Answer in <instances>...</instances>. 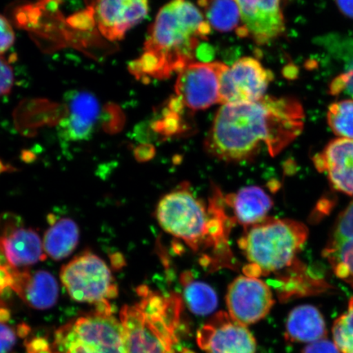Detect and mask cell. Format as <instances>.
Listing matches in <instances>:
<instances>
[{
  "label": "cell",
  "instance_id": "cell-21",
  "mask_svg": "<svg viewBox=\"0 0 353 353\" xmlns=\"http://www.w3.org/2000/svg\"><path fill=\"white\" fill-rule=\"evenodd\" d=\"M323 316L315 307L301 305L290 312L285 325V339L293 343H312L326 339Z\"/></svg>",
  "mask_w": 353,
  "mask_h": 353
},
{
  "label": "cell",
  "instance_id": "cell-19",
  "mask_svg": "<svg viewBox=\"0 0 353 353\" xmlns=\"http://www.w3.org/2000/svg\"><path fill=\"white\" fill-rule=\"evenodd\" d=\"M225 202L232 208L236 223L245 228L266 219L273 206L271 196L258 186L243 188L225 198Z\"/></svg>",
  "mask_w": 353,
  "mask_h": 353
},
{
  "label": "cell",
  "instance_id": "cell-11",
  "mask_svg": "<svg viewBox=\"0 0 353 353\" xmlns=\"http://www.w3.org/2000/svg\"><path fill=\"white\" fill-rule=\"evenodd\" d=\"M198 346L205 353H255L256 341L246 325L220 312L198 330Z\"/></svg>",
  "mask_w": 353,
  "mask_h": 353
},
{
  "label": "cell",
  "instance_id": "cell-28",
  "mask_svg": "<svg viewBox=\"0 0 353 353\" xmlns=\"http://www.w3.org/2000/svg\"><path fill=\"white\" fill-rule=\"evenodd\" d=\"M15 42V33L6 17L0 14V56L10 50Z\"/></svg>",
  "mask_w": 353,
  "mask_h": 353
},
{
  "label": "cell",
  "instance_id": "cell-18",
  "mask_svg": "<svg viewBox=\"0 0 353 353\" xmlns=\"http://www.w3.org/2000/svg\"><path fill=\"white\" fill-rule=\"evenodd\" d=\"M0 242L13 268L28 267L47 259L41 238L33 228H17Z\"/></svg>",
  "mask_w": 353,
  "mask_h": 353
},
{
  "label": "cell",
  "instance_id": "cell-3",
  "mask_svg": "<svg viewBox=\"0 0 353 353\" xmlns=\"http://www.w3.org/2000/svg\"><path fill=\"white\" fill-rule=\"evenodd\" d=\"M224 201L216 189L207 205L194 195L189 184L183 183L159 201L157 219L166 232L183 241L196 252L213 248L216 268L229 266L234 263L228 236L236 221L226 214Z\"/></svg>",
  "mask_w": 353,
  "mask_h": 353
},
{
  "label": "cell",
  "instance_id": "cell-1",
  "mask_svg": "<svg viewBox=\"0 0 353 353\" xmlns=\"http://www.w3.org/2000/svg\"><path fill=\"white\" fill-rule=\"evenodd\" d=\"M304 112L299 101L265 96L252 103L223 105L205 141L211 157L228 163L275 157L301 134Z\"/></svg>",
  "mask_w": 353,
  "mask_h": 353
},
{
  "label": "cell",
  "instance_id": "cell-20",
  "mask_svg": "<svg viewBox=\"0 0 353 353\" xmlns=\"http://www.w3.org/2000/svg\"><path fill=\"white\" fill-rule=\"evenodd\" d=\"M321 46L341 66V72L330 83V94L353 98V38L330 34L321 39Z\"/></svg>",
  "mask_w": 353,
  "mask_h": 353
},
{
  "label": "cell",
  "instance_id": "cell-23",
  "mask_svg": "<svg viewBox=\"0 0 353 353\" xmlns=\"http://www.w3.org/2000/svg\"><path fill=\"white\" fill-rule=\"evenodd\" d=\"M181 282L184 287V301L194 314L208 315L217 308V294L210 285L203 281L193 280L190 272L183 274Z\"/></svg>",
  "mask_w": 353,
  "mask_h": 353
},
{
  "label": "cell",
  "instance_id": "cell-16",
  "mask_svg": "<svg viewBox=\"0 0 353 353\" xmlns=\"http://www.w3.org/2000/svg\"><path fill=\"white\" fill-rule=\"evenodd\" d=\"M313 161L316 170L327 176L334 189L353 196V139L331 141Z\"/></svg>",
  "mask_w": 353,
  "mask_h": 353
},
{
  "label": "cell",
  "instance_id": "cell-31",
  "mask_svg": "<svg viewBox=\"0 0 353 353\" xmlns=\"http://www.w3.org/2000/svg\"><path fill=\"white\" fill-rule=\"evenodd\" d=\"M154 149L152 145L141 144L134 150V157L139 162H145L154 157Z\"/></svg>",
  "mask_w": 353,
  "mask_h": 353
},
{
  "label": "cell",
  "instance_id": "cell-14",
  "mask_svg": "<svg viewBox=\"0 0 353 353\" xmlns=\"http://www.w3.org/2000/svg\"><path fill=\"white\" fill-rule=\"evenodd\" d=\"M65 117L59 125L61 138L81 142L91 139L101 114L99 101L90 92L72 90L64 98Z\"/></svg>",
  "mask_w": 353,
  "mask_h": 353
},
{
  "label": "cell",
  "instance_id": "cell-12",
  "mask_svg": "<svg viewBox=\"0 0 353 353\" xmlns=\"http://www.w3.org/2000/svg\"><path fill=\"white\" fill-rule=\"evenodd\" d=\"M239 8L242 35H249L259 46L280 37L285 29L281 0H234Z\"/></svg>",
  "mask_w": 353,
  "mask_h": 353
},
{
  "label": "cell",
  "instance_id": "cell-5",
  "mask_svg": "<svg viewBox=\"0 0 353 353\" xmlns=\"http://www.w3.org/2000/svg\"><path fill=\"white\" fill-rule=\"evenodd\" d=\"M307 237L306 225L290 219L267 217L245 228L238 241L249 262L243 272L255 278L279 274L296 261Z\"/></svg>",
  "mask_w": 353,
  "mask_h": 353
},
{
  "label": "cell",
  "instance_id": "cell-7",
  "mask_svg": "<svg viewBox=\"0 0 353 353\" xmlns=\"http://www.w3.org/2000/svg\"><path fill=\"white\" fill-rule=\"evenodd\" d=\"M60 278L74 301L94 304L118 296V285L103 259L86 251L61 269Z\"/></svg>",
  "mask_w": 353,
  "mask_h": 353
},
{
  "label": "cell",
  "instance_id": "cell-36",
  "mask_svg": "<svg viewBox=\"0 0 353 353\" xmlns=\"http://www.w3.org/2000/svg\"><path fill=\"white\" fill-rule=\"evenodd\" d=\"M10 319V312L6 307H0V322H6Z\"/></svg>",
  "mask_w": 353,
  "mask_h": 353
},
{
  "label": "cell",
  "instance_id": "cell-8",
  "mask_svg": "<svg viewBox=\"0 0 353 353\" xmlns=\"http://www.w3.org/2000/svg\"><path fill=\"white\" fill-rule=\"evenodd\" d=\"M273 74L253 57H243L223 70L220 79L219 103H252L263 98Z\"/></svg>",
  "mask_w": 353,
  "mask_h": 353
},
{
  "label": "cell",
  "instance_id": "cell-17",
  "mask_svg": "<svg viewBox=\"0 0 353 353\" xmlns=\"http://www.w3.org/2000/svg\"><path fill=\"white\" fill-rule=\"evenodd\" d=\"M11 289L30 307L46 310L59 299V284L50 272L17 269L12 273Z\"/></svg>",
  "mask_w": 353,
  "mask_h": 353
},
{
  "label": "cell",
  "instance_id": "cell-29",
  "mask_svg": "<svg viewBox=\"0 0 353 353\" xmlns=\"http://www.w3.org/2000/svg\"><path fill=\"white\" fill-rule=\"evenodd\" d=\"M17 334L10 325L0 322V353H8L15 345Z\"/></svg>",
  "mask_w": 353,
  "mask_h": 353
},
{
  "label": "cell",
  "instance_id": "cell-25",
  "mask_svg": "<svg viewBox=\"0 0 353 353\" xmlns=\"http://www.w3.org/2000/svg\"><path fill=\"white\" fill-rule=\"evenodd\" d=\"M327 121L335 135L353 139V100L339 101L331 105Z\"/></svg>",
  "mask_w": 353,
  "mask_h": 353
},
{
  "label": "cell",
  "instance_id": "cell-10",
  "mask_svg": "<svg viewBox=\"0 0 353 353\" xmlns=\"http://www.w3.org/2000/svg\"><path fill=\"white\" fill-rule=\"evenodd\" d=\"M226 303L232 319L248 325L263 319L275 301L266 282L259 278L241 276L229 285Z\"/></svg>",
  "mask_w": 353,
  "mask_h": 353
},
{
  "label": "cell",
  "instance_id": "cell-13",
  "mask_svg": "<svg viewBox=\"0 0 353 353\" xmlns=\"http://www.w3.org/2000/svg\"><path fill=\"white\" fill-rule=\"evenodd\" d=\"M149 11V0H98L95 19L99 32L110 41H118L140 23Z\"/></svg>",
  "mask_w": 353,
  "mask_h": 353
},
{
  "label": "cell",
  "instance_id": "cell-4",
  "mask_svg": "<svg viewBox=\"0 0 353 353\" xmlns=\"http://www.w3.org/2000/svg\"><path fill=\"white\" fill-rule=\"evenodd\" d=\"M137 293L139 301L120 312L125 353H178L182 297L158 293L147 285L139 286Z\"/></svg>",
  "mask_w": 353,
  "mask_h": 353
},
{
  "label": "cell",
  "instance_id": "cell-33",
  "mask_svg": "<svg viewBox=\"0 0 353 353\" xmlns=\"http://www.w3.org/2000/svg\"><path fill=\"white\" fill-rule=\"evenodd\" d=\"M12 273L0 268V295L10 288L12 283Z\"/></svg>",
  "mask_w": 353,
  "mask_h": 353
},
{
  "label": "cell",
  "instance_id": "cell-34",
  "mask_svg": "<svg viewBox=\"0 0 353 353\" xmlns=\"http://www.w3.org/2000/svg\"><path fill=\"white\" fill-rule=\"evenodd\" d=\"M335 2L343 14L353 19V0H335Z\"/></svg>",
  "mask_w": 353,
  "mask_h": 353
},
{
  "label": "cell",
  "instance_id": "cell-9",
  "mask_svg": "<svg viewBox=\"0 0 353 353\" xmlns=\"http://www.w3.org/2000/svg\"><path fill=\"white\" fill-rule=\"evenodd\" d=\"M227 65L220 61L193 63L178 74L176 99L191 110H205L219 103L220 79Z\"/></svg>",
  "mask_w": 353,
  "mask_h": 353
},
{
  "label": "cell",
  "instance_id": "cell-38",
  "mask_svg": "<svg viewBox=\"0 0 353 353\" xmlns=\"http://www.w3.org/2000/svg\"><path fill=\"white\" fill-rule=\"evenodd\" d=\"M47 221L48 223L52 226V225H54L57 222V219L54 214H50L47 216Z\"/></svg>",
  "mask_w": 353,
  "mask_h": 353
},
{
  "label": "cell",
  "instance_id": "cell-37",
  "mask_svg": "<svg viewBox=\"0 0 353 353\" xmlns=\"http://www.w3.org/2000/svg\"><path fill=\"white\" fill-rule=\"evenodd\" d=\"M17 171L16 168L12 167L10 165H4V163L0 160V174L3 173H10V172Z\"/></svg>",
  "mask_w": 353,
  "mask_h": 353
},
{
  "label": "cell",
  "instance_id": "cell-35",
  "mask_svg": "<svg viewBox=\"0 0 353 353\" xmlns=\"http://www.w3.org/2000/svg\"><path fill=\"white\" fill-rule=\"evenodd\" d=\"M21 160L26 164H32L37 160V154L29 150H23L21 153Z\"/></svg>",
  "mask_w": 353,
  "mask_h": 353
},
{
  "label": "cell",
  "instance_id": "cell-26",
  "mask_svg": "<svg viewBox=\"0 0 353 353\" xmlns=\"http://www.w3.org/2000/svg\"><path fill=\"white\" fill-rule=\"evenodd\" d=\"M333 337L335 345L341 353H353V297L347 310L334 321Z\"/></svg>",
  "mask_w": 353,
  "mask_h": 353
},
{
  "label": "cell",
  "instance_id": "cell-32",
  "mask_svg": "<svg viewBox=\"0 0 353 353\" xmlns=\"http://www.w3.org/2000/svg\"><path fill=\"white\" fill-rule=\"evenodd\" d=\"M110 265L114 271H120L126 267L125 255L121 252H116L109 254Z\"/></svg>",
  "mask_w": 353,
  "mask_h": 353
},
{
  "label": "cell",
  "instance_id": "cell-6",
  "mask_svg": "<svg viewBox=\"0 0 353 353\" xmlns=\"http://www.w3.org/2000/svg\"><path fill=\"white\" fill-rule=\"evenodd\" d=\"M125 330L108 300L57 329L50 353H125Z\"/></svg>",
  "mask_w": 353,
  "mask_h": 353
},
{
  "label": "cell",
  "instance_id": "cell-24",
  "mask_svg": "<svg viewBox=\"0 0 353 353\" xmlns=\"http://www.w3.org/2000/svg\"><path fill=\"white\" fill-rule=\"evenodd\" d=\"M205 19L211 28L220 32H229L239 26V8L234 0H203Z\"/></svg>",
  "mask_w": 353,
  "mask_h": 353
},
{
  "label": "cell",
  "instance_id": "cell-27",
  "mask_svg": "<svg viewBox=\"0 0 353 353\" xmlns=\"http://www.w3.org/2000/svg\"><path fill=\"white\" fill-rule=\"evenodd\" d=\"M14 72L8 61L0 56V97L6 96L14 85Z\"/></svg>",
  "mask_w": 353,
  "mask_h": 353
},
{
  "label": "cell",
  "instance_id": "cell-2",
  "mask_svg": "<svg viewBox=\"0 0 353 353\" xmlns=\"http://www.w3.org/2000/svg\"><path fill=\"white\" fill-rule=\"evenodd\" d=\"M211 26L189 0H171L161 8L145 39L143 52L129 65L143 82L169 79L195 63L197 50Z\"/></svg>",
  "mask_w": 353,
  "mask_h": 353
},
{
  "label": "cell",
  "instance_id": "cell-15",
  "mask_svg": "<svg viewBox=\"0 0 353 353\" xmlns=\"http://www.w3.org/2000/svg\"><path fill=\"white\" fill-rule=\"evenodd\" d=\"M322 255L334 274L353 288V201L335 221Z\"/></svg>",
  "mask_w": 353,
  "mask_h": 353
},
{
  "label": "cell",
  "instance_id": "cell-30",
  "mask_svg": "<svg viewBox=\"0 0 353 353\" xmlns=\"http://www.w3.org/2000/svg\"><path fill=\"white\" fill-rule=\"evenodd\" d=\"M302 353H341L334 343L323 339L319 341L309 343Z\"/></svg>",
  "mask_w": 353,
  "mask_h": 353
},
{
  "label": "cell",
  "instance_id": "cell-22",
  "mask_svg": "<svg viewBox=\"0 0 353 353\" xmlns=\"http://www.w3.org/2000/svg\"><path fill=\"white\" fill-rule=\"evenodd\" d=\"M79 239L78 225L72 219H61L44 233V252L55 261L68 258L77 249Z\"/></svg>",
  "mask_w": 353,
  "mask_h": 353
}]
</instances>
